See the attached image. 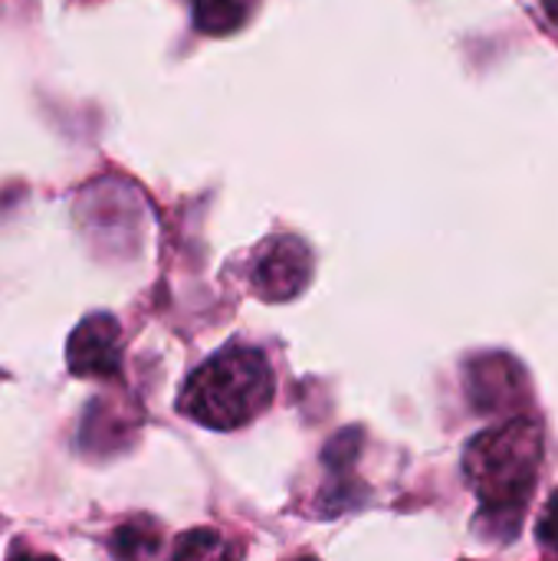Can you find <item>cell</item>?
<instances>
[{"label":"cell","instance_id":"obj_1","mask_svg":"<svg viewBox=\"0 0 558 561\" xmlns=\"http://www.w3.org/2000/svg\"><path fill=\"white\" fill-rule=\"evenodd\" d=\"M539 467L543 431L529 417H513L510 424L480 434L464 454V473L483 513L506 523L510 536L520 529V516L533 496Z\"/></svg>","mask_w":558,"mask_h":561},{"label":"cell","instance_id":"obj_2","mask_svg":"<svg viewBox=\"0 0 558 561\" xmlns=\"http://www.w3.org/2000/svg\"><path fill=\"white\" fill-rule=\"evenodd\" d=\"M273 391L276 381L263 352L227 348L187 378L181 391V414L210 431H237L266 411Z\"/></svg>","mask_w":558,"mask_h":561},{"label":"cell","instance_id":"obj_3","mask_svg":"<svg viewBox=\"0 0 558 561\" xmlns=\"http://www.w3.org/2000/svg\"><path fill=\"white\" fill-rule=\"evenodd\" d=\"M312 279V253L299 237H273L253 263V293L270 302L299 296Z\"/></svg>","mask_w":558,"mask_h":561},{"label":"cell","instance_id":"obj_4","mask_svg":"<svg viewBox=\"0 0 558 561\" xmlns=\"http://www.w3.org/2000/svg\"><path fill=\"white\" fill-rule=\"evenodd\" d=\"M69 371L79 378H118L122 371V329L112 316L95 312L69 335Z\"/></svg>","mask_w":558,"mask_h":561},{"label":"cell","instance_id":"obj_5","mask_svg":"<svg viewBox=\"0 0 558 561\" xmlns=\"http://www.w3.org/2000/svg\"><path fill=\"white\" fill-rule=\"evenodd\" d=\"M467 388L477 408L483 411H500V408H513V401H520L526 394V381L523 371L516 368L513 358L506 355H493V358H480L470 365L467 371Z\"/></svg>","mask_w":558,"mask_h":561},{"label":"cell","instance_id":"obj_6","mask_svg":"<svg viewBox=\"0 0 558 561\" xmlns=\"http://www.w3.org/2000/svg\"><path fill=\"white\" fill-rule=\"evenodd\" d=\"M161 542V526L148 516H135L109 536V552L115 561H155Z\"/></svg>","mask_w":558,"mask_h":561},{"label":"cell","instance_id":"obj_7","mask_svg":"<svg viewBox=\"0 0 558 561\" xmlns=\"http://www.w3.org/2000/svg\"><path fill=\"white\" fill-rule=\"evenodd\" d=\"M257 0H191L194 26L210 36H227L247 23Z\"/></svg>","mask_w":558,"mask_h":561},{"label":"cell","instance_id":"obj_8","mask_svg":"<svg viewBox=\"0 0 558 561\" xmlns=\"http://www.w3.org/2000/svg\"><path fill=\"white\" fill-rule=\"evenodd\" d=\"M171 561H240V546L217 529H191L174 542Z\"/></svg>","mask_w":558,"mask_h":561},{"label":"cell","instance_id":"obj_9","mask_svg":"<svg viewBox=\"0 0 558 561\" xmlns=\"http://www.w3.org/2000/svg\"><path fill=\"white\" fill-rule=\"evenodd\" d=\"M536 533H539V542L549 549V552H556L558 556V493L549 500V506H546V513L539 516V526H536Z\"/></svg>","mask_w":558,"mask_h":561},{"label":"cell","instance_id":"obj_10","mask_svg":"<svg viewBox=\"0 0 558 561\" xmlns=\"http://www.w3.org/2000/svg\"><path fill=\"white\" fill-rule=\"evenodd\" d=\"M7 561H56V559H49V556H36V552H30L26 546H13V549H10V559Z\"/></svg>","mask_w":558,"mask_h":561},{"label":"cell","instance_id":"obj_11","mask_svg":"<svg viewBox=\"0 0 558 561\" xmlns=\"http://www.w3.org/2000/svg\"><path fill=\"white\" fill-rule=\"evenodd\" d=\"M546 13L558 23V0H546Z\"/></svg>","mask_w":558,"mask_h":561},{"label":"cell","instance_id":"obj_12","mask_svg":"<svg viewBox=\"0 0 558 561\" xmlns=\"http://www.w3.org/2000/svg\"><path fill=\"white\" fill-rule=\"evenodd\" d=\"M293 561H316V559H309V556H303V559H293Z\"/></svg>","mask_w":558,"mask_h":561}]
</instances>
